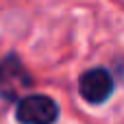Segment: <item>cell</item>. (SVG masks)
<instances>
[{
  "label": "cell",
  "instance_id": "1",
  "mask_svg": "<svg viewBox=\"0 0 124 124\" xmlns=\"http://www.w3.org/2000/svg\"><path fill=\"white\" fill-rule=\"evenodd\" d=\"M33 76L15 52L0 59V96L9 102L20 100V96L33 87Z\"/></svg>",
  "mask_w": 124,
  "mask_h": 124
},
{
  "label": "cell",
  "instance_id": "2",
  "mask_svg": "<svg viewBox=\"0 0 124 124\" xmlns=\"http://www.w3.org/2000/svg\"><path fill=\"white\" fill-rule=\"evenodd\" d=\"M59 105L46 94H31L17 100L15 120L20 124H54L59 120Z\"/></svg>",
  "mask_w": 124,
  "mask_h": 124
},
{
  "label": "cell",
  "instance_id": "3",
  "mask_svg": "<svg viewBox=\"0 0 124 124\" xmlns=\"http://www.w3.org/2000/svg\"><path fill=\"white\" fill-rule=\"evenodd\" d=\"M116 92L113 76L107 68H92L81 74L78 78V94L89 105H102L107 102Z\"/></svg>",
  "mask_w": 124,
  "mask_h": 124
}]
</instances>
